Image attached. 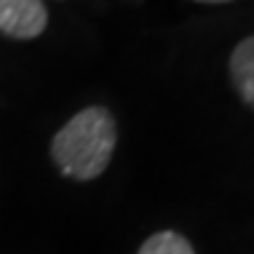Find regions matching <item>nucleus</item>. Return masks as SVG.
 Listing matches in <instances>:
<instances>
[{"mask_svg": "<svg viewBox=\"0 0 254 254\" xmlns=\"http://www.w3.org/2000/svg\"><path fill=\"white\" fill-rule=\"evenodd\" d=\"M136 254H195L189 240L177 231H160L146 240Z\"/></svg>", "mask_w": 254, "mask_h": 254, "instance_id": "obj_4", "label": "nucleus"}, {"mask_svg": "<svg viewBox=\"0 0 254 254\" xmlns=\"http://www.w3.org/2000/svg\"><path fill=\"white\" fill-rule=\"evenodd\" d=\"M118 144V125L109 109L78 111L52 139V160L62 174L90 182L104 174Z\"/></svg>", "mask_w": 254, "mask_h": 254, "instance_id": "obj_1", "label": "nucleus"}, {"mask_svg": "<svg viewBox=\"0 0 254 254\" xmlns=\"http://www.w3.org/2000/svg\"><path fill=\"white\" fill-rule=\"evenodd\" d=\"M228 75L238 97L254 111V36L243 38L231 52Z\"/></svg>", "mask_w": 254, "mask_h": 254, "instance_id": "obj_3", "label": "nucleus"}, {"mask_svg": "<svg viewBox=\"0 0 254 254\" xmlns=\"http://www.w3.org/2000/svg\"><path fill=\"white\" fill-rule=\"evenodd\" d=\"M198 2H231V0H198Z\"/></svg>", "mask_w": 254, "mask_h": 254, "instance_id": "obj_5", "label": "nucleus"}, {"mask_svg": "<svg viewBox=\"0 0 254 254\" xmlns=\"http://www.w3.org/2000/svg\"><path fill=\"white\" fill-rule=\"evenodd\" d=\"M47 28L43 0H0V33L17 40L38 38Z\"/></svg>", "mask_w": 254, "mask_h": 254, "instance_id": "obj_2", "label": "nucleus"}]
</instances>
